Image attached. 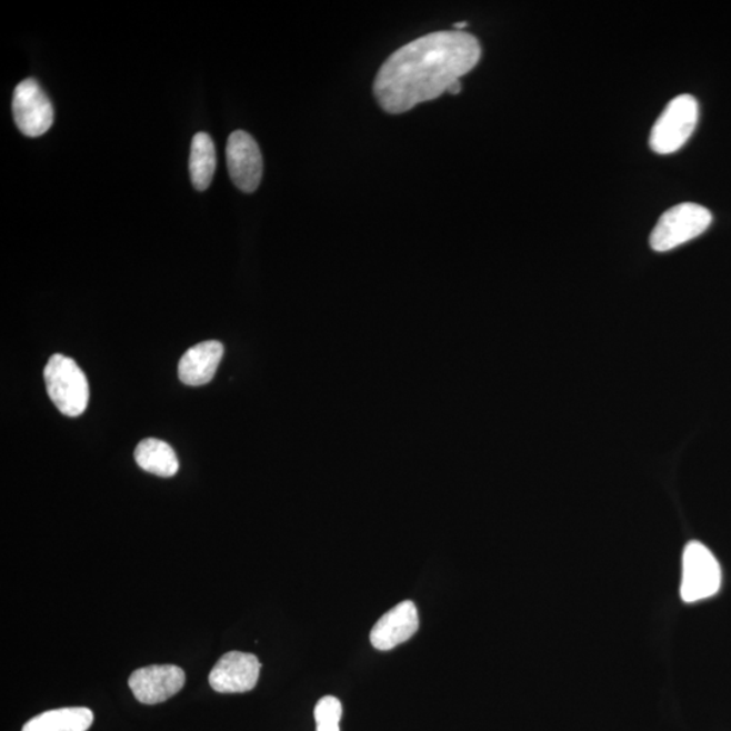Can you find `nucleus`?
I'll list each match as a JSON object with an SVG mask.
<instances>
[{"mask_svg":"<svg viewBox=\"0 0 731 731\" xmlns=\"http://www.w3.org/2000/svg\"><path fill=\"white\" fill-rule=\"evenodd\" d=\"M481 59L474 36L437 32L398 49L383 63L374 82V96L390 114H401L448 92Z\"/></svg>","mask_w":731,"mask_h":731,"instance_id":"nucleus-1","label":"nucleus"},{"mask_svg":"<svg viewBox=\"0 0 731 731\" xmlns=\"http://www.w3.org/2000/svg\"><path fill=\"white\" fill-rule=\"evenodd\" d=\"M43 378L49 398L61 413L68 418L84 413L90 400L89 382L72 358L54 354L43 370Z\"/></svg>","mask_w":731,"mask_h":731,"instance_id":"nucleus-2","label":"nucleus"},{"mask_svg":"<svg viewBox=\"0 0 731 731\" xmlns=\"http://www.w3.org/2000/svg\"><path fill=\"white\" fill-rule=\"evenodd\" d=\"M712 222L709 209L685 202L667 210L650 234V247L657 252L674 250L708 231Z\"/></svg>","mask_w":731,"mask_h":731,"instance_id":"nucleus-3","label":"nucleus"},{"mask_svg":"<svg viewBox=\"0 0 731 731\" xmlns=\"http://www.w3.org/2000/svg\"><path fill=\"white\" fill-rule=\"evenodd\" d=\"M699 120V104L689 94L672 99L655 121L650 133V147L655 153H674L684 147L695 130Z\"/></svg>","mask_w":731,"mask_h":731,"instance_id":"nucleus-4","label":"nucleus"},{"mask_svg":"<svg viewBox=\"0 0 731 731\" xmlns=\"http://www.w3.org/2000/svg\"><path fill=\"white\" fill-rule=\"evenodd\" d=\"M722 570L714 554L703 543L692 541L683 553V575L680 597L685 603H697L720 591Z\"/></svg>","mask_w":731,"mask_h":731,"instance_id":"nucleus-5","label":"nucleus"},{"mask_svg":"<svg viewBox=\"0 0 731 731\" xmlns=\"http://www.w3.org/2000/svg\"><path fill=\"white\" fill-rule=\"evenodd\" d=\"M16 126L28 138H40L52 128L54 111L46 91L34 79H24L12 96Z\"/></svg>","mask_w":731,"mask_h":731,"instance_id":"nucleus-6","label":"nucleus"},{"mask_svg":"<svg viewBox=\"0 0 731 731\" xmlns=\"http://www.w3.org/2000/svg\"><path fill=\"white\" fill-rule=\"evenodd\" d=\"M227 164L229 177L243 193H253L259 188L263 177V158L251 134L237 130L229 136Z\"/></svg>","mask_w":731,"mask_h":731,"instance_id":"nucleus-7","label":"nucleus"},{"mask_svg":"<svg viewBox=\"0 0 731 731\" xmlns=\"http://www.w3.org/2000/svg\"><path fill=\"white\" fill-rule=\"evenodd\" d=\"M186 674L176 665H151L136 669L128 684L142 704L166 702L183 689Z\"/></svg>","mask_w":731,"mask_h":731,"instance_id":"nucleus-8","label":"nucleus"},{"mask_svg":"<svg viewBox=\"0 0 731 731\" xmlns=\"http://www.w3.org/2000/svg\"><path fill=\"white\" fill-rule=\"evenodd\" d=\"M260 661L257 655L229 652L221 657L210 671L209 684L216 692L243 693L256 689L259 680Z\"/></svg>","mask_w":731,"mask_h":731,"instance_id":"nucleus-9","label":"nucleus"},{"mask_svg":"<svg viewBox=\"0 0 731 731\" xmlns=\"http://www.w3.org/2000/svg\"><path fill=\"white\" fill-rule=\"evenodd\" d=\"M419 630V612L411 600H405L385 613L370 633L371 645L382 652L411 640Z\"/></svg>","mask_w":731,"mask_h":731,"instance_id":"nucleus-10","label":"nucleus"},{"mask_svg":"<svg viewBox=\"0 0 731 731\" xmlns=\"http://www.w3.org/2000/svg\"><path fill=\"white\" fill-rule=\"evenodd\" d=\"M222 357H224V346L217 340H208L191 347L179 361V380L189 387L207 385L213 380Z\"/></svg>","mask_w":731,"mask_h":731,"instance_id":"nucleus-11","label":"nucleus"},{"mask_svg":"<svg viewBox=\"0 0 731 731\" xmlns=\"http://www.w3.org/2000/svg\"><path fill=\"white\" fill-rule=\"evenodd\" d=\"M94 714L87 708H66L42 712L24 723L22 731H87Z\"/></svg>","mask_w":731,"mask_h":731,"instance_id":"nucleus-12","label":"nucleus"},{"mask_svg":"<svg viewBox=\"0 0 731 731\" xmlns=\"http://www.w3.org/2000/svg\"><path fill=\"white\" fill-rule=\"evenodd\" d=\"M134 460L146 472L164 479L176 475L179 470L176 451L160 439L150 438L141 441L134 450Z\"/></svg>","mask_w":731,"mask_h":731,"instance_id":"nucleus-13","label":"nucleus"},{"mask_svg":"<svg viewBox=\"0 0 731 731\" xmlns=\"http://www.w3.org/2000/svg\"><path fill=\"white\" fill-rule=\"evenodd\" d=\"M217 166L216 147L208 133H197L191 142L190 177L196 190L204 191L213 181Z\"/></svg>","mask_w":731,"mask_h":731,"instance_id":"nucleus-14","label":"nucleus"},{"mask_svg":"<svg viewBox=\"0 0 731 731\" xmlns=\"http://www.w3.org/2000/svg\"><path fill=\"white\" fill-rule=\"evenodd\" d=\"M342 715L343 708L338 698L320 699L314 709L316 731H340Z\"/></svg>","mask_w":731,"mask_h":731,"instance_id":"nucleus-15","label":"nucleus"},{"mask_svg":"<svg viewBox=\"0 0 731 731\" xmlns=\"http://www.w3.org/2000/svg\"><path fill=\"white\" fill-rule=\"evenodd\" d=\"M461 90H462L461 80H457V82L452 83L449 87L448 92H450V94H452V96H457V94H460Z\"/></svg>","mask_w":731,"mask_h":731,"instance_id":"nucleus-16","label":"nucleus"},{"mask_svg":"<svg viewBox=\"0 0 731 731\" xmlns=\"http://www.w3.org/2000/svg\"><path fill=\"white\" fill-rule=\"evenodd\" d=\"M467 27H468V22H458V23L454 24V28L457 30H460V32H461V29L467 28Z\"/></svg>","mask_w":731,"mask_h":731,"instance_id":"nucleus-17","label":"nucleus"}]
</instances>
